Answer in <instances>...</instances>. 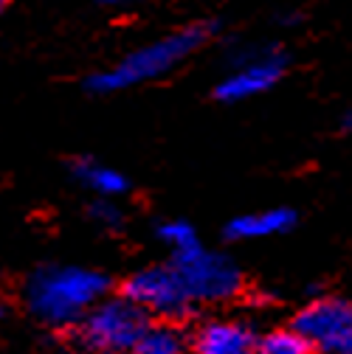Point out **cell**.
<instances>
[{
	"label": "cell",
	"mask_w": 352,
	"mask_h": 354,
	"mask_svg": "<svg viewBox=\"0 0 352 354\" xmlns=\"http://www.w3.org/2000/svg\"><path fill=\"white\" fill-rule=\"evenodd\" d=\"M110 292V279L94 268H39L26 284L28 313L54 329H68Z\"/></svg>",
	"instance_id": "obj_1"
},
{
	"label": "cell",
	"mask_w": 352,
	"mask_h": 354,
	"mask_svg": "<svg viewBox=\"0 0 352 354\" xmlns=\"http://www.w3.org/2000/svg\"><path fill=\"white\" fill-rule=\"evenodd\" d=\"M214 34H217L214 20L172 31V34L150 42V46L127 54L110 71L94 73L85 84H87V91H94V93H116V91H127V87H136V84L150 82V79H161L164 73L178 68L186 57H192Z\"/></svg>",
	"instance_id": "obj_2"
},
{
	"label": "cell",
	"mask_w": 352,
	"mask_h": 354,
	"mask_svg": "<svg viewBox=\"0 0 352 354\" xmlns=\"http://www.w3.org/2000/svg\"><path fill=\"white\" fill-rule=\"evenodd\" d=\"M172 273L178 276L192 304H220L243 292V270L226 253L206 250L200 242L184 250H172Z\"/></svg>",
	"instance_id": "obj_3"
},
{
	"label": "cell",
	"mask_w": 352,
	"mask_h": 354,
	"mask_svg": "<svg viewBox=\"0 0 352 354\" xmlns=\"http://www.w3.org/2000/svg\"><path fill=\"white\" fill-rule=\"evenodd\" d=\"M150 326V315L127 298H102L76 324V343L99 354H130L141 332Z\"/></svg>",
	"instance_id": "obj_4"
},
{
	"label": "cell",
	"mask_w": 352,
	"mask_h": 354,
	"mask_svg": "<svg viewBox=\"0 0 352 354\" xmlns=\"http://www.w3.org/2000/svg\"><path fill=\"white\" fill-rule=\"evenodd\" d=\"M231 62H234V71L214 87V99L226 104L268 93L285 76L288 54L279 48H240L231 57Z\"/></svg>",
	"instance_id": "obj_5"
},
{
	"label": "cell",
	"mask_w": 352,
	"mask_h": 354,
	"mask_svg": "<svg viewBox=\"0 0 352 354\" xmlns=\"http://www.w3.org/2000/svg\"><path fill=\"white\" fill-rule=\"evenodd\" d=\"M121 298L133 301L147 315H158L164 321H181L195 306L169 264L166 268H144L130 279H124Z\"/></svg>",
	"instance_id": "obj_6"
},
{
	"label": "cell",
	"mask_w": 352,
	"mask_h": 354,
	"mask_svg": "<svg viewBox=\"0 0 352 354\" xmlns=\"http://www.w3.org/2000/svg\"><path fill=\"white\" fill-rule=\"evenodd\" d=\"M313 348L352 354V306L346 298H316L299 309L293 326Z\"/></svg>",
	"instance_id": "obj_7"
},
{
	"label": "cell",
	"mask_w": 352,
	"mask_h": 354,
	"mask_svg": "<svg viewBox=\"0 0 352 354\" xmlns=\"http://www.w3.org/2000/svg\"><path fill=\"white\" fill-rule=\"evenodd\" d=\"M254 332L237 321H209L192 337L195 354H251Z\"/></svg>",
	"instance_id": "obj_8"
},
{
	"label": "cell",
	"mask_w": 352,
	"mask_h": 354,
	"mask_svg": "<svg viewBox=\"0 0 352 354\" xmlns=\"http://www.w3.org/2000/svg\"><path fill=\"white\" fill-rule=\"evenodd\" d=\"M296 225V211L293 208H268V211H256V214H243L234 216L226 225V239L243 242V239H265L285 234Z\"/></svg>",
	"instance_id": "obj_9"
},
{
	"label": "cell",
	"mask_w": 352,
	"mask_h": 354,
	"mask_svg": "<svg viewBox=\"0 0 352 354\" xmlns=\"http://www.w3.org/2000/svg\"><path fill=\"white\" fill-rule=\"evenodd\" d=\"M71 171H73V177H76L82 186L94 189L96 194H102V197H107V200L121 197V194H127V189H130L127 177H124L121 171H116V169H110V166H102V163H96L94 158H76V160L71 163Z\"/></svg>",
	"instance_id": "obj_10"
},
{
	"label": "cell",
	"mask_w": 352,
	"mask_h": 354,
	"mask_svg": "<svg viewBox=\"0 0 352 354\" xmlns=\"http://www.w3.org/2000/svg\"><path fill=\"white\" fill-rule=\"evenodd\" d=\"M189 340L175 324H150L130 354H186Z\"/></svg>",
	"instance_id": "obj_11"
},
{
	"label": "cell",
	"mask_w": 352,
	"mask_h": 354,
	"mask_svg": "<svg viewBox=\"0 0 352 354\" xmlns=\"http://www.w3.org/2000/svg\"><path fill=\"white\" fill-rule=\"evenodd\" d=\"M251 354H313V346L293 329H274L254 340Z\"/></svg>",
	"instance_id": "obj_12"
},
{
	"label": "cell",
	"mask_w": 352,
	"mask_h": 354,
	"mask_svg": "<svg viewBox=\"0 0 352 354\" xmlns=\"http://www.w3.org/2000/svg\"><path fill=\"white\" fill-rule=\"evenodd\" d=\"M158 239L164 245H169L172 250H184V248H192L197 245V234L189 223H184V219H166V223H161L155 228Z\"/></svg>",
	"instance_id": "obj_13"
},
{
	"label": "cell",
	"mask_w": 352,
	"mask_h": 354,
	"mask_svg": "<svg viewBox=\"0 0 352 354\" xmlns=\"http://www.w3.org/2000/svg\"><path fill=\"white\" fill-rule=\"evenodd\" d=\"M87 214H91L94 223L105 225V228H118L124 223V211L116 205V200H96L91 203V208H87Z\"/></svg>",
	"instance_id": "obj_14"
},
{
	"label": "cell",
	"mask_w": 352,
	"mask_h": 354,
	"mask_svg": "<svg viewBox=\"0 0 352 354\" xmlns=\"http://www.w3.org/2000/svg\"><path fill=\"white\" fill-rule=\"evenodd\" d=\"M99 6H110V9H116V6H130L133 0H96Z\"/></svg>",
	"instance_id": "obj_15"
},
{
	"label": "cell",
	"mask_w": 352,
	"mask_h": 354,
	"mask_svg": "<svg viewBox=\"0 0 352 354\" xmlns=\"http://www.w3.org/2000/svg\"><path fill=\"white\" fill-rule=\"evenodd\" d=\"M349 124H352V118H349V113H346V115L341 118V127H344V129H349Z\"/></svg>",
	"instance_id": "obj_16"
},
{
	"label": "cell",
	"mask_w": 352,
	"mask_h": 354,
	"mask_svg": "<svg viewBox=\"0 0 352 354\" xmlns=\"http://www.w3.org/2000/svg\"><path fill=\"white\" fill-rule=\"evenodd\" d=\"M3 318H6V304L0 301V321H3Z\"/></svg>",
	"instance_id": "obj_17"
},
{
	"label": "cell",
	"mask_w": 352,
	"mask_h": 354,
	"mask_svg": "<svg viewBox=\"0 0 352 354\" xmlns=\"http://www.w3.org/2000/svg\"><path fill=\"white\" fill-rule=\"evenodd\" d=\"M6 6H9V0H0V15L6 12Z\"/></svg>",
	"instance_id": "obj_18"
},
{
	"label": "cell",
	"mask_w": 352,
	"mask_h": 354,
	"mask_svg": "<svg viewBox=\"0 0 352 354\" xmlns=\"http://www.w3.org/2000/svg\"><path fill=\"white\" fill-rule=\"evenodd\" d=\"M313 354H344V351H322V348H319V351H313Z\"/></svg>",
	"instance_id": "obj_19"
}]
</instances>
